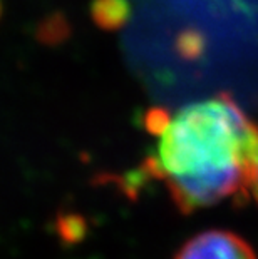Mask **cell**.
I'll list each match as a JSON object with an SVG mask.
<instances>
[{"mask_svg":"<svg viewBox=\"0 0 258 259\" xmlns=\"http://www.w3.org/2000/svg\"><path fill=\"white\" fill-rule=\"evenodd\" d=\"M156 137L150 172L185 212L246 194L258 166V127L228 94L148 115Z\"/></svg>","mask_w":258,"mask_h":259,"instance_id":"obj_1","label":"cell"},{"mask_svg":"<svg viewBox=\"0 0 258 259\" xmlns=\"http://www.w3.org/2000/svg\"><path fill=\"white\" fill-rule=\"evenodd\" d=\"M174 259H258L250 242L225 229L205 231L191 238Z\"/></svg>","mask_w":258,"mask_h":259,"instance_id":"obj_2","label":"cell"},{"mask_svg":"<svg viewBox=\"0 0 258 259\" xmlns=\"http://www.w3.org/2000/svg\"><path fill=\"white\" fill-rule=\"evenodd\" d=\"M251 192H253L255 199L258 202V166H256V172H255V179H253V186H251Z\"/></svg>","mask_w":258,"mask_h":259,"instance_id":"obj_3","label":"cell"},{"mask_svg":"<svg viewBox=\"0 0 258 259\" xmlns=\"http://www.w3.org/2000/svg\"><path fill=\"white\" fill-rule=\"evenodd\" d=\"M0 7H2V5H0Z\"/></svg>","mask_w":258,"mask_h":259,"instance_id":"obj_4","label":"cell"}]
</instances>
